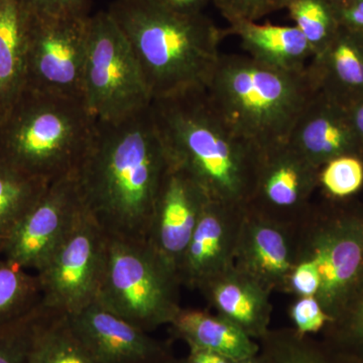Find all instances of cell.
<instances>
[{"label": "cell", "instance_id": "d6a6232c", "mask_svg": "<svg viewBox=\"0 0 363 363\" xmlns=\"http://www.w3.org/2000/svg\"><path fill=\"white\" fill-rule=\"evenodd\" d=\"M26 11L39 18L88 16L87 0H21Z\"/></svg>", "mask_w": 363, "mask_h": 363}, {"label": "cell", "instance_id": "603a6c76", "mask_svg": "<svg viewBox=\"0 0 363 363\" xmlns=\"http://www.w3.org/2000/svg\"><path fill=\"white\" fill-rule=\"evenodd\" d=\"M28 363H99L72 328L69 318L48 310L33 332Z\"/></svg>", "mask_w": 363, "mask_h": 363}, {"label": "cell", "instance_id": "8992f818", "mask_svg": "<svg viewBox=\"0 0 363 363\" xmlns=\"http://www.w3.org/2000/svg\"><path fill=\"white\" fill-rule=\"evenodd\" d=\"M181 281L145 243L107 238L94 302L145 332L169 325L182 309Z\"/></svg>", "mask_w": 363, "mask_h": 363}, {"label": "cell", "instance_id": "5bb4252c", "mask_svg": "<svg viewBox=\"0 0 363 363\" xmlns=\"http://www.w3.org/2000/svg\"><path fill=\"white\" fill-rule=\"evenodd\" d=\"M247 210L208 200L179 267L182 286L200 290L234 266Z\"/></svg>", "mask_w": 363, "mask_h": 363}, {"label": "cell", "instance_id": "4dcf8cb0", "mask_svg": "<svg viewBox=\"0 0 363 363\" xmlns=\"http://www.w3.org/2000/svg\"><path fill=\"white\" fill-rule=\"evenodd\" d=\"M229 23L240 21H257L286 9L288 0H212Z\"/></svg>", "mask_w": 363, "mask_h": 363}, {"label": "cell", "instance_id": "7a4b0ae2", "mask_svg": "<svg viewBox=\"0 0 363 363\" xmlns=\"http://www.w3.org/2000/svg\"><path fill=\"white\" fill-rule=\"evenodd\" d=\"M107 11L130 43L152 100L206 90L226 28L156 0H114Z\"/></svg>", "mask_w": 363, "mask_h": 363}, {"label": "cell", "instance_id": "2e32d148", "mask_svg": "<svg viewBox=\"0 0 363 363\" xmlns=\"http://www.w3.org/2000/svg\"><path fill=\"white\" fill-rule=\"evenodd\" d=\"M296 225L267 218L247 208L234 266L269 292L286 294L291 272L298 264Z\"/></svg>", "mask_w": 363, "mask_h": 363}, {"label": "cell", "instance_id": "8fae6325", "mask_svg": "<svg viewBox=\"0 0 363 363\" xmlns=\"http://www.w3.org/2000/svg\"><path fill=\"white\" fill-rule=\"evenodd\" d=\"M82 213L75 174L52 182L7 241L2 257L37 274L63 245Z\"/></svg>", "mask_w": 363, "mask_h": 363}, {"label": "cell", "instance_id": "d590c367", "mask_svg": "<svg viewBox=\"0 0 363 363\" xmlns=\"http://www.w3.org/2000/svg\"><path fill=\"white\" fill-rule=\"evenodd\" d=\"M162 6L183 13H201L210 0H156Z\"/></svg>", "mask_w": 363, "mask_h": 363}, {"label": "cell", "instance_id": "60d3db41", "mask_svg": "<svg viewBox=\"0 0 363 363\" xmlns=\"http://www.w3.org/2000/svg\"><path fill=\"white\" fill-rule=\"evenodd\" d=\"M328 1H330L332 4H334L335 6H339L340 4H344V2L346 1V0H328Z\"/></svg>", "mask_w": 363, "mask_h": 363}, {"label": "cell", "instance_id": "9c48e42d", "mask_svg": "<svg viewBox=\"0 0 363 363\" xmlns=\"http://www.w3.org/2000/svg\"><path fill=\"white\" fill-rule=\"evenodd\" d=\"M89 18L30 14L25 88L83 100Z\"/></svg>", "mask_w": 363, "mask_h": 363}, {"label": "cell", "instance_id": "ab89813d", "mask_svg": "<svg viewBox=\"0 0 363 363\" xmlns=\"http://www.w3.org/2000/svg\"><path fill=\"white\" fill-rule=\"evenodd\" d=\"M164 363H185V360H184V358H176L173 357L169 358V359L167 360Z\"/></svg>", "mask_w": 363, "mask_h": 363}, {"label": "cell", "instance_id": "83f0119b", "mask_svg": "<svg viewBox=\"0 0 363 363\" xmlns=\"http://www.w3.org/2000/svg\"><path fill=\"white\" fill-rule=\"evenodd\" d=\"M285 9L311 45L314 57L323 51L340 28L336 7L328 0H288Z\"/></svg>", "mask_w": 363, "mask_h": 363}, {"label": "cell", "instance_id": "484cf974", "mask_svg": "<svg viewBox=\"0 0 363 363\" xmlns=\"http://www.w3.org/2000/svg\"><path fill=\"white\" fill-rule=\"evenodd\" d=\"M42 300L37 274L0 255V329L32 314L42 305Z\"/></svg>", "mask_w": 363, "mask_h": 363}, {"label": "cell", "instance_id": "52a82bcc", "mask_svg": "<svg viewBox=\"0 0 363 363\" xmlns=\"http://www.w3.org/2000/svg\"><path fill=\"white\" fill-rule=\"evenodd\" d=\"M296 228L298 262L317 267L321 283L316 298L331 321L363 269V203L312 204Z\"/></svg>", "mask_w": 363, "mask_h": 363}, {"label": "cell", "instance_id": "836d02e7", "mask_svg": "<svg viewBox=\"0 0 363 363\" xmlns=\"http://www.w3.org/2000/svg\"><path fill=\"white\" fill-rule=\"evenodd\" d=\"M320 274L317 267L311 262L303 260L294 267L288 281L286 294L296 297H316L320 289Z\"/></svg>", "mask_w": 363, "mask_h": 363}, {"label": "cell", "instance_id": "6da1fadb", "mask_svg": "<svg viewBox=\"0 0 363 363\" xmlns=\"http://www.w3.org/2000/svg\"><path fill=\"white\" fill-rule=\"evenodd\" d=\"M168 157L150 105L98 121L75 171L83 209L107 238L145 243Z\"/></svg>", "mask_w": 363, "mask_h": 363}, {"label": "cell", "instance_id": "5b68a950", "mask_svg": "<svg viewBox=\"0 0 363 363\" xmlns=\"http://www.w3.org/2000/svg\"><path fill=\"white\" fill-rule=\"evenodd\" d=\"M95 125L82 99L25 88L0 119V160L52 183L75 173Z\"/></svg>", "mask_w": 363, "mask_h": 363}, {"label": "cell", "instance_id": "74e56055", "mask_svg": "<svg viewBox=\"0 0 363 363\" xmlns=\"http://www.w3.org/2000/svg\"><path fill=\"white\" fill-rule=\"evenodd\" d=\"M184 360L185 363H214V354L213 352L200 348L189 347L188 355Z\"/></svg>", "mask_w": 363, "mask_h": 363}, {"label": "cell", "instance_id": "8d00e7d4", "mask_svg": "<svg viewBox=\"0 0 363 363\" xmlns=\"http://www.w3.org/2000/svg\"><path fill=\"white\" fill-rule=\"evenodd\" d=\"M351 123L363 147V98L347 107Z\"/></svg>", "mask_w": 363, "mask_h": 363}, {"label": "cell", "instance_id": "9a60e30c", "mask_svg": "<svg viewBox=\"0 0 363 363\" xmlns=\"http://www.w3.org/2000/svg\"><path fill=\"white\" fill-rule=\"evenodd\" d=\"M67 316L76 335L99 363H164L174 357L168 343L95 302Z\"/></svg>", "mask_w": 363, "mask_h": 363}, {"label": "cell", "instance_id": "d4e9b609", "mask_svg": "<svg viewBox=\"0 0 363 363\" xmlns=\"http://www.w3.org/2000/svg\"><path fill=\"white\" fill-rule=\"evenodd\" d=\"M257 342L266 363H357L322 339L303 335L294 328L269 329Z\"/></svg>", "mask_w": 363, "mask_h": 363}, {"label": "cell", "instance_id": "b9f144b4", "mask_svg": "<svg viewBox=\"0 0 363 363\" xmlns=\"http://www.w3.org/2000/svg\"><path fill=\"white\" fill-rule=\"evenodd\" d=\"M0 119H1V113H0Z\"/></svg>", "mask_w": 363, "mask_h": 363}, {"label": "cell", "instance_id": "d6986e66", "mask_svg": "<svg viewBox=\"0 0 363 363\" xmlns=\"http://www.w3.org/2000/svg\"><path fill=\"white\" fill-rule=\"evenodd\" d=\"M308 68L318 91L347 108L363 98L362 35L340 25Z\"/></svg>", "mask_w": 363, "mask_h": 363}, {"label": "cell", "instance_id": "e575fe53", "mask_svg": "<svg viewBox=\"0 0 363 363\" xmlns=\"http://www.w3.org/2000/svg\"><path fill=\"white\" fill-rule=\"evenodd\" d=\"M335 7L340 25L363 37V0H346Z\"/></svg>", "mask_w": 363, "mask_h": 363}, {"label": "cell", "instance_id": "ba28073f", "mask_svg": "<svg viewBox=\"0 0 363 363\" xmlns=\"http://www.w3.org/2000/svg\"><path fill=\"white\" fill-rule=\"evenodd\" d=\"M83 101L98 121H117L152 104L130 43L108 11L90 16Z\"/></svg>", "mask_w": 363, "mask_h": 363}, {"label": "cell", "instance_id": "30bf717a", "mask_svg": "<svg viewBox=\"0 0 363 363\" xmlns=\"http://www.w3.org/2000/svg\"><path fill=\"white\" fill-rule=\"evenodd\" d=\"M107 236L83 209L73 230L37 272L43 305L73 315L92 304L104 264Z\"/></svg>", "mask_w": 363, "mask_h": 363}, {"label": "cell", "instance_id": "7402d4cb", "mask_svg": "<svg viewBox=\"0 0 363 363\" xmlns=\"http://www.w3.org/2000/svg\"><path fill=\"white\" fill-rule=\"evenodd\" d=\"M30 14L21 0H0V113L26 87Z\"/></svg>", "mask_w": 363, "mask_h": 363}, {"label": "cell", "instance_id": "4316f807", "mask_svg": "<svg viewBox=\"0 0 363 363\" xmlns=\"http://www.w3.org/2000/svg\"><path fill=\"white\" fill-rule=\"evenodd\" d=\"M322 340L357 363H363V269L340 310L322 332Z\"/></svg>", "mask_w": 363, "mask_h": 363}, {"label": "cell", "instance_id": "3957f363", "mask_svg": "<svg viewBox=\"0 0 363 363\" xmlns=\"http://www.w3.org/2000/svg\"><path fill=\"white\" fill-rule=\"evenodd\" d=\"M168 162L185 172L212 201L247 207L259 150L221 121L206 91H192L150 104Z\"/></svg>", "mask_w": 363, "mask_h": 363}, {"label": "cell", "instance_id": "ac0fdd59", "mask_svg": "<svg viewBox=\"0 0 363 363\" xmlns=\"http://www.w3.org/2000/svg\"><path fill=\"white\" fill-rule=\"evenodd\" d=\"M199 291L216 314L233 322L255 341L271 329L272 293L235 266L208 281Z\"/></svg>", "mask_w": 363, "mask_h": 363}, {"label": "cell", "instance_id": "f1b7e54d", "mask_svg": "<svg viewBox=\"0 0 363 363\" xmlns=\"http://www.w3.org/2000/svg\"><path fill=\"white\" fill-rule=\"evenodd\" d=\"M318 182L327 199L350 200L363 187V157L347 155L332 160L320 168Z\"/></svg>", "mask_w": 363, "mask_h": 363}, {"label": "cell", "instance_id": "277c9868", "mask_svg": "<svg viewBox=\"0 0 363 363\" xmlns=\"http://www.w3.org/2000/svg\"><path fill=\"white\" fill-rule=\"evenodd\" d=\"M205 91L227 128L259 152L288 142L318 92L308 67L279 70L240 55H221Z\"/></svg>", "mask_w": 363, "mask_h": 363}, {"label": "cell", "instance_id": "7c38bea8", "mask_svg": "<svg viewBox=\"0 0 363 363\" xmlns=\"http://www.w3.org/2000/svg\"><path fill=\"white\" fill-rule=\"evenodd\" d=\"M319 171L288 142L262 150L248 209L296 225L311 207Z\"/></svg>", "mask_w": 363, "mask_h": 363}, {"label": "cell", "instance_id": "e0dca14e", "mask_svg": "<svg viewBox=\"0 0 363 363\" xmlns=\"http://www.w3.org/2000/svg\"><path fill=\"white\" fill-rule=\"evenodd\" d=\"M288 143L319 169L338 157H363L347 108L319 91L296 121Z\"/></svg>", "mask_w": 363, "mask_h": 363}, {"label": "cell", "instance_id": "ffe728a7", "mask_svg": "<svg viewBox=\"0 0 363 363\" xmlns=\"http://www.w3.org/2000/svg\"><path fill=\"white\" fill-rule=\"evenodd\" d=\"M227 35H236L248 57L285 71H302L314 58L311 45L297 26L259 25L257 21L229 23Z\"/></svg>", "mask_w": 363, "mask_h": 363}, {"label": "cell", "instance_id": "44dd1931", "mask_svg": "<svg viewBox=\"0 0 363 363\" xmlns=\"http://www.w3.org/2000/svg\"><path fill=\"white\" fill-rule=\"evenodd\" d=\"M169 326L174 337L184 341L188 347L210 351L235 362L259 351L257 341L218 314L182 308Z\"/></svg>", "mask_w": 363, "mask_h": 363}, {"label": "cell", "instance_id": "4fadbf2b", "mask_svg": "<svg viewBox=\"0 0 363 363\" xmlns=\"http://www.w3.org/2000/svg\"><path fill=\"white\" fill-rule=\"evenodd\" d=\"M208 200L204 191L190 176L169 164L157 194L145 245L177 276Z\"/></svg>", "mask_w": 363, "mask_h": 363}, {"label": "cell", "instance_id": "f35d334b", "mask_svg": "<svg viewBox=\"0 0 363 363\" xmlns=\"http://www.w3.org/2000/svg\"><path fill=\"white\" fill-rule=\"evenodd\" d=\"M236 363H266L264 360L262 359V357H260L259 351L257 354L253 355V357L245 358V359L240 360V362H236Z\"/></svg>", "mask_w": 363, "mask_h": 363}, {"label": "cell", "instance_id": "1f68e13d", "mask_svg": "<svg viewBox=\"0 0 363 363\" xmlns=\"http://www.w3.org/2000/svg\"><path fill=\"white\" fill-rule=\"evenodd\" d=\"M296 331L303 335L322 333L330 321L315 296L296 297L289 309Z\"/></svg>", "mask_w": 363, "mask_h": 363}, {"label": "cell", "instance_id": "f546056e", "mask_svg": "<svg viewBox=\"0 0 363 363\" xmlns=\"http://www.w3.org/2000/svg\"><path fill=\"white\" fill-rule=\"evenodd\" d=\"M48 310L42 303L28 317L0 329V363H28L33 332Z\"/></svg>", "mask_w": 363, "mask_h": 363}, {"label": "cell", "instance_id": "cb8c5ba5", "mask_svg": "<svg viewBox=\"0 0 363 363\" xmlns=\"http://www.w3.org/2000/svg\"><path fill=\"white\" fill-rule=\"evenodd\" d=\"M50 184L0 160V255Z\"/></svg>", "mask_w": 363, "mask_h": 363}]
</instances>
